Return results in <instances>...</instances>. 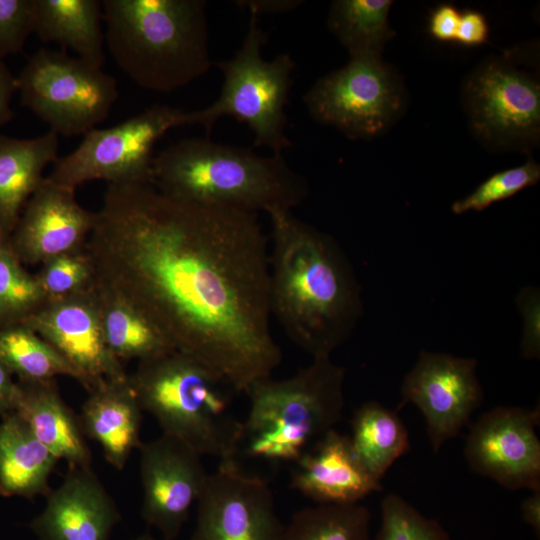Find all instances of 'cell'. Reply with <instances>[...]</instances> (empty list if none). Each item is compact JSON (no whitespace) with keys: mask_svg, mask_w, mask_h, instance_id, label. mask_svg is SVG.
Masks as SVG:
<instances>
[{"mask_svg":"<svg viewBox=\"0 0 540 540\" xmlns=\"http://www.w3.org/2000/svg\"><path fill=\"white\" fill-rule=\"evenodd\" d=\"M540 408L496 407L471 425L464 448L470 469L509 490H540Z\"/></svg>","mask_w":540,"mask_h":540,"instance_id":"obj_13","label":"cell"},{"mask_svg":"<svg viewBox=\"0 0 540 540\" xmlns=\"http://www.w3.org/2000/svg\"><path fill=\"white\" fill-rule=\"evenodd\" d=\"M522 517L528 523L537 535L540 534V490L532 491L521 504Z\"/></svg>","mask_w":540,"mask_h":540,"instance_id":"obj_41","label":"cell"},{"mask_svg":"<svg viewBox=\"0 0 540 540\" xmlns=\"http://www.w3.org/2000/svg\"><path fill=\"white\" fill-rule=\"evenodd\" d=\"M303 101L318 122L353 139L386 131L400 116L404 92L398 76L379 56L350 58L318 79Z\"/></svg>","mask_w":540,"mask_h":540,"instance_id":"obj_10","label":"cell"},{"mask_svg":"<svg viewBox=\"0 0 540 540\" xmlns=\"http://www.w3.org/2000/svg\"><path fill=\"white\" fill-rule=\"evenodd\" d=\"M24 324L46 341L74 370L89 392L107 380L128 376L109 349L94 285L79 294L46 302Z\"/></svg>","mask_w":540,"mask_h":540,"instance_id":"obj_15","label":"cell"},{"mask_svg":"<svg viewBox=\"0 0 540 540\" xmlns=\"http://www.w3.org/2000/svg\"><path fill=\"white\" fill-rule=\"evenodd\" d=\"M15 413L36 438L69 467H92L78 416L62 399L55 379L18 382Z\"/></svg>","mask_w":540,"mask_h":540,"instance_id":"obj_21","label":"cell"},{"mask_svg":"<svg viewBox=\"0 0 540 540\" xmlns=\"http://www.w3.org/2000/svg\"><path fill=\"white\" fill-rule=\"evenodd\" d=\"M271 222V316L312 358L330 357L362 315L361 289L341 247L292 210L267 212Z\"/></svg>","mask_w":540,"mask_h":540,"instance_id":"obj_2","label":"cell"},{"mask_svg":"<svg viewBox=\"0 0 540 540\" xmlns=\"http://www.w3.org/2000/svg\"><path fill=\"white\" fill-rule=\"evenodd\" d=\"M540 179V166L533 160L514 168L497 172L483 181L466 197L452 204L455 214L481 211L495 202L505 200L523 189L535 185Z\"/></svg>","mask_w":540,"mask_h":540,"instance_id":"obj_33","label":"cell"},{"mask_svg":"<svg viewBox=\"0 0 540 540\" xmlns=\"http://www.w3.org/2000/svg\"><path fill=\"white\" fill-rule=\"evenodd\" d=\"M105 43L118 67L138 86L168 93L207 73L203 0H103Z\"/></svg>","mask_w":540,"mask_h":540,"instance_id":"obj_4","label":"cell"},{"mask_svg":"<svg viewBox=\"0 0 540 540\" xmlns=\"http://www.w3.org/2000/svg\"><path fill=\"white\" fill-rule=\"evenodd\" d=\"M131 540H158L156 538H154L151 534L149 533H143V534H140L138 536H136L135 538L131 539ZM163 540V539H162Z\"/></svg>","mask_w":540,"mask_h":540,"instance_id":"obj_43","label":"cell"},{"mask_svg":"<svg viewBox=\"0 0 540 540\" xmlns=\"http://www.w3.org/2000/svg\"><path fill=\"white\" fill-rule=\"evenodd\" d=\"M41 265L35 276L47 302L82 293L95 283L85 248L58 255Z\"/></svg>","mask_w":540,"mask_h":540,"instance_id":"obj_31","label":"cell"},{"mask_svg":"<svg viewBox=\"0 0 540 540\" xmlns=\"http://www.w3.org/2000/svg\"><path fill=\"white\" fill-rule=\"evenodd\" d=\"M489 38V25L485 16L475 10L460 13L455 42L467 47L485 44Z\"/></svg>","mask_w":540,"mask_h":540,"instance_id":"obj_36","label":"cell"},{"mask_svg":"<svg viewBox=\"0 0 540 540\" xmlns=\"http://www.w3.org/2000/svg\"><path fill=\"white\" fill-rule=\"evenodd\" d=\"M192 540H277L280 522L272 490L234 459L220 460L196 502Z\"/></svg>","mask_w":540,"mask_h":540,"instance_id":"obj_12","label":"cell"},{"mask_svg":"<svg viewBox=\"0 0 540 540\" xmlns=\"http://www.w3.org/2000/svg\"><path fill=\"white\" fill-rule=\"evenodd\" d=\"M345 369L330 357L312 362L292 376L254 383L247 395L240 450L246 456L294 463L342 419Z\"/></svg>","mask_w":540,"mask_h":540,"instance_id":"obj_5","label":"cell"},{"mask_svg":"<svg viewBox=\"0 0 540 540\" xmlns=\"http://www.w3.org/2000/svg\"><path fill=\"white\" fill-rule=\"evenodd\" d=\"M34 18L35 0H0V59L23 50Z\"/></svg>","mask_w":540,"mask_h":540,"instance_id":"obj_34","label":"cell"},{"mask_svg":"<svg viewBox=\"0 0 540 540\" xmlns=\"http://www.w3.org/2000/svg\"><path fill=\"white\" fill-rule=\"evenodd\" d=\"M238 5L248 7L257 15L260 13H279L294 9L301 1L296 0H246L238 1Z\"/></svg>","mask_w":540,"mask_h":540,"instance_id":"obj_40","label":"cell"},{"mask_svg":"<svg viewBox=\"0 0 540 540\" xmlns=\"http://www.w3.org/2000/svg\"><path fill=\"white\" fill-rule=\"evenodd\" d=\"M138 450L143 490L141 516L147 525L159 530L163 540H175L209 473L198 452L167 434L142 442Z\"/></svg>","mask_w":540,"mask_h":540,"instance_id":"obj_16","label":"cell"},{"mask_svg":"<svg viewBox=\"0 0 540 540\" xmlns=\"http://www.w3.org/2000/svg\"><path fill=\"white\" fill-rule=\"evenodd\" d=\"M265 42L258 15L250 11L241 47L232 58L214 63L224 77L219 97L205 108L189 111V125H200L210 134L219 118L233 117L248 125L254 146L282 155L292 146L286 135L285 107L295 63L288 53L265 60L261 54Z\"/></svg>","mask_w":540,"mask_h":540,"instance_id":"obj_7","label":"cell"},{"mask_svg":"<svg viewBox=\"0 0 540 540\" xmlns=\"http://www.w3.org/2000/svg\"><path fill=\"white\" fill-rule=\"evenodd\" d=\"M85 251L97 287L232 391L246 394L279 366L257 214L184 202L153 185H108Z\"/></svg>","mask_w":540,"mask_h":540,"instance_id":"obj_1","label":"cell"},{"mask_svg":"<svg viewBox=\"0 0 540 540\" xmlns=\"http://www.w3.org/2000/svg\"><path fill=\"white\" fill-rule=\"evenodd\" d=\"M7 240H8V236L6 235V233L4 232L3 228L0 225V251L6 244Z\"/></svg>","mask_w":540,"mask_h":540,"instance_id":"obj_42","label":"cell"},{"mask_svg":"<svg viewBox=\"0 0 540 540\" xmlns=\"http://www.w3.org/2000/svg\"><path fill=\"white\" fill-rule=\"evenodd\" d=\"M95 213L83 208L75 189L44 177L27 201L8 244L23 265L43 264L85 248Z\"/></svg>","mask_w":540,"mask_h":540,"instance_id":"obj_17","label":"cell"},{"mask_svg":"<svg viewBox=\"0 0 540 540\" xmlns=\"http://www.w3.org/2000/svg\"><path fill=\"white\" fill-rule=\"evenodd\" d=\"M189 125V111L154 105L115 126L94 128L69 154L58 157L48 179L76 190L89 181L152 185L153 149L170 129Z\"/></svg>","mask_w":540,"mask_h":540,"instance_id":"obj_9","label":"cell"},{"mask_svg":"<svg viewBox=\"0 0 540 540\" xmlns=\"http://www.w3.org/2000/svg\"><path fill=\"white\" fill-rule=\"evenodd\" d=\"M460 12L451 4H441L431 13L428 31L442 42H455Z\"/></svg>","mask_w":540,"mask_h":540,"instance_id":"obj_37","label":"cell"},{"mask_svg":"<svg viewBox=\"0 0 540 540\" xmlns=\"http://www.w3.org/2000/svg\"><path fill=\"white\" fill-rule=\"evenodd\" d=\"M15 92H17L16 77L0 59V127L6 125L14 116L11 101Z\"/></svg>","mask_w":540,"mask_h":540,"instance_id":"obj_38","label":"cell"},{"mask_svg":"<svg viewBox=\"0 0 540 540\" xmlns=\"http://www.w3.org/2000/svg\"><path fill=\"white\" fill-rule=\"evenodd\" d=\"M129 383L143 411L201 456L234 459L242 422L230 413L229 388L216 374L176 350L138 362Z\"/></svg>","mask_w":540,"mask_h":540,"instance_id":"obj_6","label":"cell"},{"mask_svg":"<svg viewBox=\"0 0 540 540\" xmlns=\"http://www.w3.org/2000/svg\"><path fill=\"white\" fill-rule=\"evenodd\" d=\"M20 394L18 382H14L12 374L0 363V414L15 411Z\"/></svg>","mask_w":540,"mask_h":540,"instance_id":"obj_39","label":"cell"},{"mask_svg":"<svg viewBox=\"0 0 540 540\" xmlns=\"http://www.w3.org/2000/svg\"><path fill=\"white\" fill-rule=\"evenodd\" d=\"M0 423V494L28 499L46 496L49 478L59 460L15 413Z\"/></svg>","mask_w":540,"mask_h":540,"instance_id":"obj_23","label":"cell"},{"mask_svg":"<svg viewBox=\"0 0 540 540\" xmlns=\"http://www.w3.org/2000/svg\"><path fill=\"white\" fill-rule=\"evenodd\" d=\"M58 147L59 136L52 131L32 139L0 135V225L8 237L44 169L58 159Z\"/></svg>","mask_w":540,"mask_h":540,"instance_id":"obj_22","label":"cell"},{"mask_svg":"<svg viewBox=\"0 0 540 540\" xmlns=\"http://www.w3.org/2000/svg\"><path fill=\"white\" fill-rule=\"evenodd\" d=\"M0 363L22 382L51 380L59 375L77 380L71 366L21 323L0 327Z\"/></svg>","mask_w":540,"mask_h":540,"instance_id":"obj_29","label":"cell"},{"mask_svg":"<svg viewBox=\"0 0 540 540\" xmlns=\"http://www.w3.org/2000/svg\"><path fill=\"white\" fill-rule=\"evenodd\" d=\"M95 290L106 343L119 361L142 362L175 350L135 307L96 284Z\"/></svg>","mask_w":540,"mask_h":540,"instance_id":"obj_25","label":"cell"},{"mask_svg":"<svg viewBox=\"0 0 540 540\" xmlns=\"http://www.w3.org/2000/svg\"><path fill=\"white\" fill-rule=\"evenodd\" d=\"M371 515L361 505L315 504L296 511L277 540H370Z\"/></svg>","mask_w":540,"mask_h":540,"instance_id":"obj_28","label":"cell"},{"mask_svg":"<svg viewBox=\"0 0 540 540\" xmlns=\"http://www.w3.org/2000/svg\"><path fill=\"white\" fill-rule=\"evenodd\" d=\"M375 540H451L442 525L422 515L401 496L381 502V526Z\"/></svg>","mask_w":540,"mask_h":540,"instance_id":"obj_32","label":"cell"},{"mask_svg":"<svg viewBox=\"0 0 540 540\" xmlns=\"http://www.w3.org/2000/svg\"><path fill=\"white\" fill-rule=\"evenodd\" d=\"M45 497L44 509L29 524L37 540H110L121 520L92 467H69Z\"/></svg>","mask_w":540,"mask_h":540,"instance_id":"obj_18","label":"cell"},{"mask_svg":"<svg viewBox=\"0 0 540 540\" xmlns=\"http://www.w3.org/2000/svg\"><path fill=\"white\" fill-rule=\"evenodd\" d=\"M518 304L525 316V329L521 343L525 358H538L539 341V294L535 290L524 289L518 296Z\"/></svg>","mask_w":540,"mask_h":540,"instance_id":"obj_35","label":"cell"},{"mask_svg":"<svg viewBox=\"0 0 540 540\" xmlns=\"http://www.w3.org/2000/svg\"><path fill=\"white\" fill-rule=\"evenodd\" d=\"M463 100L473 132L490 147L528 151L539 141L540 85L509 61L488 60L476 68Z\"/></svg>","mask_w":540,"mask_h":540,"instance_id":"obj_11","label":"cell"},{"mask_svg":"<svg viewBox=\"0 0 540 540\" xmlns=\"http://www.w3.org/2000/svg\"><path fill=\"white\" fill-rule=\"evenodd\" d=\"M103 14L98 0H35L34 33L96 67L105 62Z\"/></svg>","mask_w":540,"mask_h":540,"instance_id":"obj_24","label":"cell"},{"mask_svg":"<svg viewBox=\"0 0 540 540\" xmlns=\"http://www.w3.org/2000/svg\"><path fill=\"white\" fill-rule=\"evenodd\" d=\"M349 439L360 463L380 482L410 447L408 431L396 412L376 401L355 411Z\"/></svg>","mask_w":540,"mask_h":540,"instance_id":"obj_26","label":"cell"},{"mask_svg":"<svg viewBox=\"0 0 540 540\" xmlns=\"http://www.w3.org/2000/svg\"><path fill=\"white\" fill-rule=\"evenodd\" d=\"M152 185L184 202L255 214L292 210L308 194L305 179L282 155L265 157L208 137L182 139L162 150L154 157Z\"/></svg>","mask_w":540,"mask_h":540,"instance_id":"obj_3","label":"cell"},{"mask_svg":"<svg viewBox=\"0 0 540 540\" xmlns=\"http://www.w3.org/2000/svg\"><path fill=\"white\" fill-rule=\"evenodd\" d=\"M290 487L315 504H357L381 490L356 457L349 436L326 432L295 462Z\"/></svg>","mask_w":540,"mask_h":540,"instance_id":"obj_19","label":"cell"},{"mask_svg":"<svg viewBox=\"0 0 540 540\" xmlns=\"http://www.w3.org/2000/svg\"><path fill=\"white\" fill-rule=\"evenodd\" d=\"M46 302L36 276L25 269L7 240L0 251V327L22 323Z\"/></svg>","mask_w":540,"mask_h":540,"instance_id":"obj_30","label":"cell"},{"mask_svg":"<svg viewBox=\"0 0 540 540\" xmlns=\"http://www.w3.org/2000/svg\"><path fill=\"white\" fill-rule=\"evenodd\" d=\"M22 105L62 136L85 135L118 99L117 81L64 52L40 48L16 77Z\"/></svg>","mask_w":540,"mask_h":540,"instance_id":"obj_8","label":"cell"},{"mask_svg":"<svg viewBox=\"0 0 540 540\" xmlns=\"http://www.w3.org/2000/svg\"><path fill=\"white\" fill-rule=\"evenodd\" d=\"M476 366L473 358L421 351L403 380L400 406L412 403L422 412L435 453L460 433L482 402Z\"/></svg>","mask_w":540,"mask_h":540,"instance_id":"obj_14","label":"cell"},{"mask_svg":"<svg viewBox=\"0 0 540 540\" xmlns=\"http://www.w3.org/2000/svg\"><path fill=\"white\" fill-rule=\"evenodd\" d=\"M78 416L82 431L101 445L106 461L122 470L140 439L143 410L129 383L107 380L88 392Z\"/></svg>","mask_w":540,"mask_h":540,"instance_id":"obj_20","label":"cell"},{"mask_svg":"<svg viewBox=\"0 0 540 540\" xmlns=\"http://www.w3.org/2000/svg\"><path fill=\"white\" fill-rule=\"evenodd\" d=\"M390 0L333 1L327 25L348 51L350 58L379 56L385 44L394 36L388 15Z\"/></svg>","mask_w":540,"mask_h":540,"instance_id":"obj_27","label":"cell"}]
</instances>
